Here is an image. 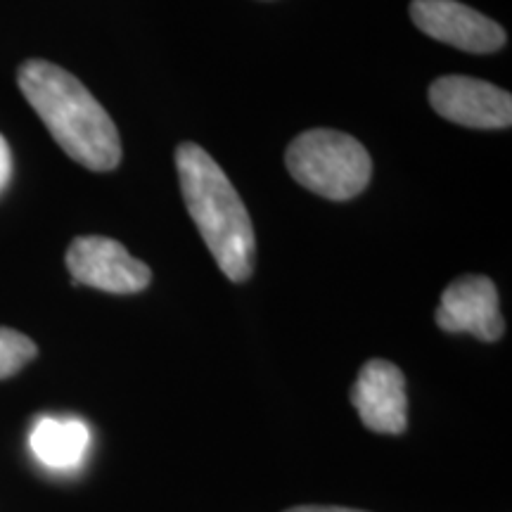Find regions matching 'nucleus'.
Listing matches in <instances>:
<instances>
[{
  "label": "nucleus",
  "instance_id": "6",
  "mask_svg": "<svg viewBox=\"0 0 512 512\" xmlns=\"http://www.w3.org/2000/svg\"><path fill=\"white\" fill-rule=\"evenodd\" d=\"M411 17L422 34L465 53H494L508 41L501 24L458 0H413Z\"/></svg>",
  "mask_w": 512,
  "mask_h": 512
},
{
  "label": "nucleus",
  "instance_id": "3",
  "mask_svg": "<svg viewBox=\"0 0 512 512\" xmlns=\"http://www.w3.org/2000/svg\"><path fill=\"white\" fill-rule=\"evenodd\" d=\"M285 164L299 185L335 202L361 195L373 176V159L366 147L349 133L332 128H313L294 138Z\"/></svg>",
  "mask_w": 512,
  "mask_h": 512
},
{
  "label": "nucleus",
  "instance_id": "9",
  "mask_svg": "<svg viewBox=\"0 0 512 512\" xmlns=\"http://www.w3.org/2000/svg\"><path fill=\"white\" fill-rule=\"evenodd\" d=\"M91 446V430L79 418L43 415L34 422L29 448L41 465L55 472H74L83 465Z\"/></svg>",
  "mask_w": 512,
  "mask_h": 512
},
{
  "label": "nucleus",
  "instance_id": "7",
  "mask_svg": "<svg viewBox=\"0 0 512 512\" xmlns=\"http://www.w3.org/2000/svg\"><path fill=\"white\" fill-rule=\"evenodd\" d=\"M437 325L444 332H467L482 342L503 337L505 320L498 306V290L486 275H463L441 294Z\"/></svg>",
  "mask_w": 512,
  "mask_h": 512
},
{
  "label": "nucleus",
  "instance_id": "4",
  "mask_svg": "<svg viewBox=\"0 0 512 512\" xmlns=\"http://www.w3.org/2000/svg\"><path fill=\"white\" fill-rule=\"evenodd\" d=\"M67 268L74 285L95 287L110 294L143 292L152 280V271L143 261L128 254L117 240L102 235L76 238L67 249Z\"/></svg>",
  "mask_w": 512,
  "mask_h": 512
},
{
  "label": "nucleus",
  "instance_id": "5",
  "mask_svg": "<svg viewBox=\"0 0 512 512\" xmlns=\"http://www.w3.org/2000/svg\"><path fill=\"white\" fill-rule=\"evenodd\" d=\"M434 112L453 124L501 131L512 124V95L489 81L470 76H441L430 86Z\"/></svg>",
  "mask_w": 512,
  "mask_h": 512
},
{
  "label": "nucleus",
  "instance_id": "8",
  "mask_svg": "<svg viewBox=\"0 0 512 512\" xmlns=\"http://www.w3.org/2000/svg\"><path fill=\"white\" fill-rule=\"evenodd\" d=\"M351 403L363 425L377 434H401L408 425L406 377L394 363L373 358L351 387Z\"/></svg>",
  "mask_w": 512,
  "mask_h": 512
},
{
  "label": "nucleus",
  "instance_id": "1",
  "mask_svg": "<svg viewBox=\"0 0 512 512\" xmlns=\"http://www.w3.org/2000/svg\"><path fill=\"white\" fill-rule=\"evenodd\" d=\"M19 91L34 107L55 143L91 171H112L121 162V138L105 107L83 83L46 60L19 67Z\"/></svg>",
  "mask_w": 512,
  "mask_h": 512
},
{
  "label": "nucleus",
  "instance_id": "11",
  "mask_svg": "<svg viewBox=\"0 0 512 512\" xmlns=\"http://www.w3.org/2000/svg\"><path fill=\"white\" fill-rule=\"evenodd\" d=\"M10 178H12V152H10L8 140H5L3 133H0V192L8 188Z\"/></svg>",
  "mask_w": 512,
  "mask_h": 512
},
{
  "label": "nucleus",
  "instance_id": "12",
  "mask_svg": "<svg viewBox=\"0 0 512 512\" xmlns=\"http://www.w3.org/2000/svg\"><path fill=\"white\" fill-rule=\"evenodd\" d=\"M285 512H363L351 508H330V505H299V508H290Z\"/></svg>",
  "mask_w": 512,
  "mask_h": 512
},
{
  "label": "nucleus",
  "instance_id": "2",
  "mask_svg": "<svg viewBox=\"0 0 512 512\" xmlns=\"http://www.w3.org/2000/svg\"><path fill=\"white\" fill-rule=\"evenodd\" d=\"M176 171L185 207L207 242L216 266L233 283L254 271L256 238L245 202L216 159L195 143L176 147Z\"/></svg>",
  "mask_w": 512,
  "mask_h": 512
},
{
  "label": "nucleus",
  "instance_id": "10",
  "mask_svg": "<svg viewBox=\"0 0 512 512\" xmlns=\"http://www.w3.org/2000/svg\"><path fill=\"white\" fill-rule=\"evenodd\" d=\"M36 354V344L27 335L10 328H0V380L17 375L29 361H34Z\"/></svg>",
  "mask_w": 512,
  "mask_h": 512
}]
</instances>
